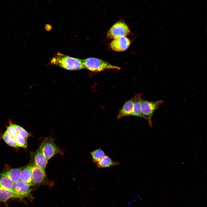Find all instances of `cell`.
<instances>
[{
	"label": "cell",
	"mask_w": 207,
	"mask_h": 207,
	"mask_svg": "<svg viewBox=\"0 0 207 207\" xmlns=\"http://www.w3.org/2000/svg\"><path fill=\"white\" fill-rule=\"evenodd\" d=\"M32 165L26 166L22 169L20 181L29 185H32Z\"/></svg>",
	"instance_id": "15"
},
{
	"label": "cell",
	"mask_w": 207,
	"mask_h": 207,
	"mask_svg": "<svg viewBox=\"0 0 207 207\" xmlns=\"http://www.w3.org/2000/svg\"><path fill=\"white\" fill-rule=\"evenodd\" d=\"M93 161L96 163L102 159L106 155L104 151L99 148L94 150L90 153Z\"/></svg>",
	"instance_id": "16"
},
{
	"label": "cell",
	"mask_w": 207,
	"mask_h": 207,
	"mask_svg": "<svg viewBox=\"0 0 207 207\" xmlns=\"http://www.w3.org/2000/svg\"><path fill=\"white\" fill-rule=\"evenodd\" d=\"M31 165L32 186L51 184L47 178L45 171L33 164Z\"/></svg>",
	"instance_id": "6"
},
{
	"label": "cell",
	"mask_w": 207,
	"mask_h": 207,
	"mask_svg": "<svg viewBox=\"0 0 207 207\" xmlns=\"http://www.w3.org/2000/svg\"><path fill=\"white\" fill-rule=\"evenodd\" d=\"M48 161L43 154L40 145L34 153L33 164L45 171Z\"/></svg>",
	"instance_id": "10"
},
{
	"label": "cell",
	"mask_w": 207,
	"mask_h": 207,
	"mask_svg": "<svg viewBox=\"0 0 207 207\" xmlns=\"http://www.w3.org/2000/svg\"><path fill=\"white\" fill-rule=\"evenodd\" d=\"M17 131L18 134H19L24 138L27 139L30 136V134L21 126L14 124Z\"/></svg>",
	"instance_id": "21"
},
{
	"label": "cell",
	"mask_w": 207,
	"mask_h": 207,
	"mask_svg": "<svg viewBox=\"0 0 207 207\" xmlns=\"http://www.w3.org/2000/svg\"><path fill=\"white\" fill-rule=\"evenodd\" d=\"M18 146L26 148L28 145L27 139L18 134L14 137Z\"/></svg>",
	"instance_id": "18"
},
{
	"label": "cell",
	"mask_w": 207,
	"mask_h": 207,
	"mask_svg": "<svg viewBox=\"0 0 207 207\" xmlns=\"http://www.w3.org/2000/svg\"><path fill=\"white\" fill-rule=\"evenodd\" d=\"M2 139L8 145L14 147H18L13 137H10L4 133L2 135Z\"/></svg>",
	"instance_id": "20"
},
{
	"label": "cell",
	"mask_w": 207,
	"mask_h": 207,
	"mask_svg": "<svg viewBox=\"0 0 207 207\" xmlns=\"http://www.w3.org/2000/svg\"><path fill=\"white\" fill-rule=\"evenodd\" d=\"M135 99V97L134 96L124 103L119 111L117 116V119L131 115Z\"/></svg>",
	"instance_id": "9"
},
{
	"label": "cell",
	"mask_w": 207,
	"mask_h": 207,
	"mask_svg": "<svg viewBox=\"0 0 207 207\" xmlns=\"http://www.w3.org/2000/svg\"><path fill=\"white\" fill-rule=\"evenodd\" d=\"M31 186L20 181L14 183L13 191L24 198H32L30 193L32 190V188Z\"/></svg>",
	"instance_id": "8"
},
{
	"label": "cell",
	"mask_w": 207,
	"mask_h": 207,
	"mask_svg": "<svg viewBox=\"0 0 207 207\" xmlns=\"http://www.w3.org/2000/svg\"><path fill=\"white\" fill-rule=\"evenodd\" d=\"M130 43V41L128 38L122 37L114 39L110 44V46L114 51H122L126 50Z\"/></svg>",
	"instance_id": "7"
},
{
	"label": "cell",
	"mask_w": 207,
	"mask_h": 207,
	"mask_svg": "<svg viewBox=\"0 0 207 207\" xmlns=\"http://www.w3.org/2000/svg\"><path fill=\"white\" fill-rule=\"evenodd\" d=\"M40 145L43 153L48 160L55 155L63 154V152L56 145L54 140L51 137L45 138Z\"/></svg>",
	"instance_id": "4"
},
{
	"label": "cell",
	"mask_w": 207,
	"mask_h": 207,
	"mask_svg": "<svg viewBox=\"0 0 207 207\" xmlns=\"http://www.w3.org/2000/svg\"><path fill=\"white\" fill-rule=\"evenodd\" d=\"M131 33L127 24L122 21L117 22L109 30L107 37L109 39H115L122 37H126Z\"/></svg>",
	"instance_id": "5"
},
{
	"label": "cell",
	"mask_w": 207,
	"mask_h": 207,
	"mask_svg": "<svg viewBox=\"0 0 207 207\" xmlns=\"http://www.w3.org/2000/svg\"><path fill=\"white\" fill-rule=\"evenodd\" d=\"M10 122L9 124L7 127L4 133L14 138L18 134V132L14 124Z\"/></svg>",
	"instance_id": "19"
},
{
	"label": "cell",
	"mask_w": 207,
	"mask_h": 207,
	"mask_svg": "<svg viewBox=\"0 0 207 207\" xmlns=\"http://www.w3.org/2000/svg\"><path fill=\"white\" fill-rule=\"evenodd\" d=\"M22 196L13 191L0 186V201L6 203L9 199L12 198L23 199Z\"/></svg>",
	"instance_id": "12"
},
{
	"label": "cell",
	"mask_w": 207,
	"mask_h": 207,
	"mask_svg": "<svg viewBox=\"0 0 207 207\" xmlns=\"http://www.w3.org/2000/svg\"><path fill=\"white\" fill-rule=\"evenodd\" d=\"M51 63L69 70H78L84 68L82 60L60 53L52 58Z\"/></svg>",
	"instance_id": "1"
},
{
	"label": "cell",
	"mask_w": 207,
	"mask_h": 207,
	"mask_svg": "<svg viewBox=\"0 0 207 207\" xmlns=\"http://www.w3.org/2000/svg\"><path fill=\"white\" fill-rule=\"evenodd\" d=\"M84 68L93 72H100L107 69L120 70L118 66L112 65L102 60L95 57H89L82 60Z\"/></svg>",
	"instance_id": "2"
},
{
	"label": "cell",
	"mask_w": 207,
	"mask_h": 207,
	"mask_svg": "<svg viewBox=\"0 0 207 207\" xmlns=\"http://www.w3.org/2000/svg\"><path fill=\"white\" fill-rule=\"evenodd\" d=\"M21 168L11 169L5 172L0 173V175L7 177L13 183L20 181Z\"/></svg>",
	"instance_id": "11"
},
{
	"label": "cell",
	"mask_w": 207,
	"mask_h": 207,
	"mask_svg": "<svg viewBox=\"0 0 207 207\" xmlns=\"http://www.w3.org/2000/svg\"><path fill=\"white\" fill-rule=\"evenodd\" d=\"M13 186L14 183L9 179L0 175V186L13 191Z\"/></svg>",
	"instance_id": "17"
},
{
	"label": "cell",
	"mask_w": 207,
	"mask_h": 207,
	"mask_svg": "<svg viewBox=\"0 0 207 207\" xmlns=\"http://www.w3.org/2000/svg\"><path fill=\"white\" fill-rule=\"evenodd\" d=\"M164 101L158 100L154 101L142 100L141 111L143 117L148 121L150 126H152V119L154 112L162 104Z\"/></svg>",
	"instance_id": "3"
},
{
	"label": "cell",
	"mask_w": 207,
	"mask_h": 207,
	"mask_svg": "<svg viewBox=\"0 0 207 207\" xmlns=\"http://www.w3.org/2000/svg\"><path fill=\"white\" fill-rule=\"evenodd\" d=\"M96 163L97 166L98 168H104L117 166L119 164V162L113 160L109 156L105 155Z\"/></svg>",
	"instance_id": "13"
},
{
	"label": "cell",
	"mask_w": 207,
	"mask_h": 207,
	"mask_svg": "<svg viewBox=\"0 0 207 207\" xmlns=\"http://www.w3.org/2000/svg\"><path fill=\"white\" fill-rule=\"evenodd\" d=\"M141 93L135 95V99L131 115L143 118L141 111Z\"/></svg>",
	"instance_id": "14"
}]
</instances>
